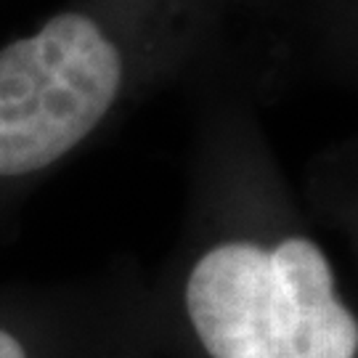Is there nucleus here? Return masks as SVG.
<instances>
[{"instance_id": "obj_1", "label": "nucleus", "mask_w": 358, "mask_h": 358, "mask_svg": "<svg viewBox=\"0 0 358 358\" xmlns=\"http://www.w3.org/2000/svg\"><path fill=\"white\" fill-rule=\"evenodd\" d=\"M157 340L173 358H358V308L310 231L257 217L194 244Z\"/></svg>"}, {"instance_id": "obj_2", "label": "nucleus", "mask_w": 358, "mask_h": 358, "mask_svg": "<svg viewBox=\"0 0 358 358\" xmlns=\"http://www.w3.org/2000/svg\"><path fill=\"white\" fill-rule=\"evenodd\" d=\"M125 62L90 16L59 13L0 51V180L59 162L99 128Z\"/></svg>"}, {"instance_id": "obj_3", "label": "nucleus", "mask_w": 358, "mask_h": 358, "mask_svg": "<svg viewBox=\"0 0 358 358\" xmlns=\"http://www.w3.org/2000/svg\"><path fill=\"white\" fill-rule=\"evenodd\" d=\"M157 327L149 316L51 319L0 308V358H157Z\"/></svg>"}, {"instance_id": "obj_4", "label": "nucleus", "mask_w": 358, "mask_h": 358, "mask_svg": "<svg viewBox=\"0 0 358 358\" xmlns=\"http://www.w3.org/2000/svg\"><path fill=\"white\" fill-rule=\"evenodd\" d=\"M348 229H350V234H353V239L358 244V210L348 213Z\"/></svg>"}]
</instances>
